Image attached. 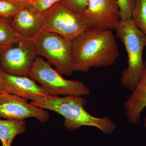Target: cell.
Instances as JSON below:
<instances>
[{
	"instance_id": "obj_18",
	"label": "cell",
	"mask_w": 146,
	"mask_h": 146,
	"mask_svg": "<svg viewBox=\"0 0 146 146\" xmlns=\"http://www.w3.org/2000/svg\"><path fill=\"white\" fill-rule=\"evenodd\" d=\"M122 21L131 19V13L135 0H117Z\"/></svg>"
},
{
	"instance_id": "obj_1",
	"label": "cell",
	"mask_w": 146,
	"mask_h": 146,
	"mask_svg": "<svg viewBox=\"0 0 146 146\" xmlns=\"http://www.w3.org/2000/svg\"><path fill=\"white\" fill-rule=\"evenodd\" d=\"M119 56L112 30L89 29L73 41L74 71L86 72L93 68L111 66Z\"/></svg>"
},
{
	"instance_id": "obj_24",
	"label": "cell",
	"mask_w": 146,
	"mask_h": 146,
	"mask_svg": "<svg viewBox=\"0 0 146 146\" xmlns=\"http://www.w3.org/2000/svg\"><path fill=\"white\" fill-rule=\"evenodd\" d=\"M3 1H9V0H3Z\"/></svg>"
},
{
	"instance_id": "obj_23",
	"label": "cell",
	"mask_w": 146,
	"mask_h": 146,
	"mask_svg": "<svg viewBox=\"0 0 146 146\" xmlns=\"http://www.w3.org/2000/svg\"><path fill=\"white\" fill-rule=\"evenodd\" d=\"M143 125L144 127H145L146 129V117L145 118V119H144Z\"/></svg>"
},
{
	"instance_id": "obj_17",
	"label": "cell",
	"mask_w": 146,
	"mask_h": 146,
	"mask_svg": "<svg viewBox=\"0 0 146 146\" xmlns=\"http://www.w3.org/2000/svg\"><path fill=\"white\" fill-rule=\"evenodd\" d=\"M21 6L9 1L0 0V17L5 19L13 17Z\"/></svg>"
},
{
	"instance_id": "obj_19",
	"label": "cell",
	"mask_w": 146,
	"mask_h": 146,
	"mask_svg": "<svg viewBox=\"0 0 146 146\" xmlns=\"http://www.w3.org/2000/svg\"><path fill=\"white\" fill-rule=\"evenodd\" d=\"M59 1L60 0H33L31 5L37 12L44 13L58 3Z\"/></svg>"
},
{
	"instance_id": "obj_20",
	"label": "cell",
	"mask_w": 146,
	"mask_h": 146,
	"mask_svg": "<svg viewBox=\"0 0 146 146\" xmlns=\"http://www.w3.org/2000/svg\"><path fill=\"white\" fill-rule=\"evenodd\" d=\"M11 2L18 6L31 5L33 0H9Z\"/></svg>"
},
{
	"instance_id": "obj_14",
	"label": "cell",
	"mask_w": 146,
	"mask_h": 146,
	"mask_svg": "<svg viewBox=\"0 0 146 146\" xmlns=\"http://www.w3.org/2000/svg\"><path fill=\"white\" fill-rule=\"evenodd\" d=\"M24 39L5 18L0 19V46L6 48L12 46Z\"/></svg>"
},
{
	"instance_id": "obj_9",
	"label": "cell",
	"mask_w": 146,
	"mask_h": 146,
	"mask_svg": "<svg viewBox=\"0 0 146 146\" xmlns=\"http://www.w3.org/2000/svg\"><path fill=\"white\" fill-rule=\"evenodd\" d=\"M83 16L89 29L112 31L121 20L117 0H89Z\"/></svg>"
},
{
	"instance_id": "obj_11",
	"label": "cell",
	"mask_w": 146,
	"mask_h": 146,
	"mask_svg": "<svg viewBox=\"0 0 146 146\" xmlns=\"http://www.w3.org/2000/svg\"><path fill=\"white\" fill-rule=\"evenodd\" d=\"M13 17L12 26L24 39L32 40L43 31L44 14L31 5L22 6Z\"/></svg>"
},
{
	"instance_id": "obj_15",
	"label": "cell",
	"mask_w": 146,
	"mask_h": 146,
	"mask_svg": "<svg viewBox=\"0 0 146 146\" xmlns=\"http://www.w3.org/2000/svg\"><path fill=\"white\" fill-rule=\"evenodd\" d=\"M131 20L137 28L146 35V0H135Z\"/></svg>"
},
{
	"instance_id": "obj_8",
	"label": "cell",
	"mask_w": 146,
	"mask_h": 146,
	"mask_svg": "<svg viewBox=\"0 0 146 146\" xmlns=\"http://www.w3.org/2000/svg\"><path fill=\"white\" fill-rule=\"evenodd\" d=\"M28 118L46 123L49 121L50 115L46 110L29 103L26 99L5 91L0 93V119L24 121Z\"/></svg>"
},
{
	"instance_id": "obj_10",
	"label": "cell",
	"mask_w": 146,
	"mask_h": 146,
	"mask_svg": "<svg viewBox=\"0 0 146 146\" xmlns=\"http://www.w3.org/2000/svg\"><path fill=\"white\" fill-rule=\"evenodd\" d=\"M4 90L7 93L34 101L49 94L29 76L12 75L0 69Z\"/></svg>"
},
{
	"instance_id": "obj_2",
	"label": "cell",
	"mask_w": 146,
	"mask_h": 146,
	"mask_svg": "<svg viewBox=\"0 0 146 146\" xmlns=\"http://www.w3.org/2000/svg\"><path fill=\"white\" fill-rule=\"evenodd\" d=\"M87 100L83 96H67L63 97L48 96L30 102L37 107L57 113L64 118L63 125L71 131L78 130L84 126L93 127L104 134H111L116 125L108 117H97L84 108Z\"/></svg>"
},
{
	"instance_id": "obj_6",
	"label": "cell",
	"mask_w": 146,
	"mask_h": 146,
	"mask_svg": "<svg viewBox=\"0 0 146 146\" xmlns=\"http://www.w3.org/2000/svg\"><path fill=\"white\" fill-rule=\"evenodd\" d=\"M43 31L74 41L89 29L83 16L73 13L58 2L44 13Z\"/></svg>"
},
{
	"instance_id": "obj_16",
	"label": "cell",
	"mask_w": 146,
	"mask_h": 146,
	"mask_svg": "<svg viewBox=\"0 0 146 146\" xmlns=\"http://www.w3.org/2000/svg\"><path fill=\"white\" fill-rule=\"evenodd\" d=\"M89 0H60L59 2L73 13L84 16L88 7Z\"/></svg>"
},
{
	"instance_id": "obj_3",
	"label": "cell",
	"mask_w": 146,
	"mask_h": 146,
	"mask_svg": "<svg viewBox=\"0 0 146 146\" xmlns=\"http://www.w3.org/2000/svg\"><path fill=\"white\" fill-rule=\"evenodd\" d=\"M127 53V66L122 71L121 81L125 88L133 91L140 81L144 70L143 53L146 46V35L131 19L120 21L115 29Z\"/></svg>"
},
{
	"instance_id": "obj_22",
	"label": "cell",
	"mask_w": 146,
	"mask_h": 146,
	"mask_svg": "<svg viewBox=\"0 0 146 146\" xmlns=\"http://www.w3.org/2000/svg\"><path fill=\"white\" fill-rule=\"evenodd\" d=\"M6 48H5V47L0 46V54H1L3 51L5 50Z\"/></svg>"
},
{
	"instance_id": "obj_12",
	"label": "cell",
	"mask_w": 146,
	"mask_h": 146,
	"mask_svg": "<svg viewBox=\"0 0 146 146\" xmlns=\"http://www.w3.org/2000/svg\"><path fill=\"white\" fill-rule=\"evenodd\" d=\"M129 122L136 124L141 119L142 112L146 108V60L140 81L136 88L124 104Z\"/></svg>"
},
{
	"instance_id": "obj_21",
	"label": "cell",
	"mask_w": 146,
	"mask_h": 146,
	"mask_svg": "<svg viewBox=\"0 0 146 146\" xmlns=\"http://www.w3.org/2000/svg\"><path fill=\"white\" fill-rule=\"evenodd\" d=\"M4 87L3 83L1 74H0V93L4 91Z\"/></svg>"
},
{
	"instance_id": "obj_4",
	"label": "cell",
	"mask_w": 146,
	"mask_h": 146,
	"mask_svg": "<svg viewBox=\"0 0 146 146\" xmlns=\"http://www.w3.org/2000/svg\"><path fill=\"white\" fill-rule=\"evenodd\" d=\"M29 77L39 83L50 96H84L91 94L90 89L82 82L64 78L40 56L35 60Z\"/></svg>"
},
{
	"instance_id": "obj_13",
	"label": "cell",
	"mask_w": 146,
	"mask_h": 146,
	"mask_svg": "<svg viewBox=\"0 0 146 146\" xmlns=\"http://www.w3.org/2000/svg\"><path fill=\"white\" fill-rule=\"evenodd\" d=\"M26 130L24 121L0 119V141L2 146H11L14 138Z\"/></svg>"
},
{
	"instance_id": "obj_25",
	"label": "cell",
	"mask_w": 146,
	"mask_h": 146,
	"mask_svg": "<svg viewBox=\"0 0 146 146\" xmlns=\"http://www.w3.org/2000/svg\"><path fill=\"white\" fill-rule=\"evenodd\" d=\"M1 18H1V17H0V19H1Z\"/></svg>"
},
{
	"instance_id": "obj_5",
	"label": "cell",
	"mask_w": 146,
	"mask_h": 146,
	"mask_svg": "<svg viewBox=\"0 0 146 146\" xmlns=\"http://www.w3.org/2000/svg\"><path fill=\"white\" fill-rule=\"evenodd\" d=\"M31 40L38 56L46 58L61 75H72V40L44 31Z\"/></svg>"
},
{
	"instance_id": "obj_7",
	"label": "cell",
	"mask_w": 146,
	"mask_h": 146,
	"mask_svg": "<svg viewBox=\"0 0 146 146\" xmlns=\"http://www.w3.org/2000/svg\"><path fill=\"white\" fill-rule=\"evenodd\" d=\"M18 44L0 54V69L12 75L29 76L38 55L31 40L24 39Z\"/></svg>"
}]
</instances>
